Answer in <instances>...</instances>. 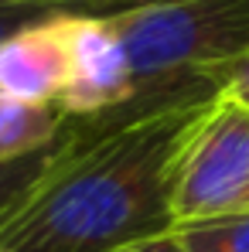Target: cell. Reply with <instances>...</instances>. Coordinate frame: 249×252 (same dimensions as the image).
I'll return each mask as SVG.
<instances>
[{
	"instance_id": "obj_9",
	"label": "cell",
	"mask_w": 249,
	"mask_h": 252,
	"mask_svg": "<svg viewBox=\"0 0 249 252\" xmlns=\"http://www.w3.org/2000/svg\"><path fill=\"white\" fill-rule=\"evenodd\" d=\"M51 147H44L38 154H28V157H17V160H0V228L21 211L28 194L35 191V184L41 181Z\"/></svg>"
},
{
	"instance_id": "obj_7",
	"label": "cell",
	"mask_w": 249,
	"mask_h": 252,
	"mask_svg": "<svg viewBox=\"0 0 249 252\" xmlns=\"http://www.w3.org/2000/svg\"><path fill=\"white\" fill-rule=\"evenodd\" d=\"M184 252H249V208L171 228Z\"/></svg>"
},
{
	"instance_id": "obj_4",
	"label": "cell",
	"mask_w": 249,
	"mask_h": 252,
	"mask_svg": "<svg viewBox=\"0 0 249 252\" xmlns=\"http://www.w3.org/2000/svg\"><path fill=\"white\" fill-rule=\"evenodd\" d=\"M65 38H69V85L58 99L65 116L89 120L137 95L133 72L126 65L123 44L109 17L72 14L65 21Z\"/></svg>"
},
{
	"instance_id": "obj_2",
	"label": "cell",
	"mask_w": 249,
	"mask_h": 252,
	"mask_svg": "<svg viewBox=\"0 0 249 252\" xmlns=\"http://www.w3.org/2000/svg\"><path fill=\"white\" fill-rule=\"evenodd\" d=\"M133 82L218 75L249 58V0H150L109 17Z\"/></svg>"
},
{
	"instance_id": "obj_6",
	"label": "cell",
	"mask_w": 249,
	"mask_h": 252,
	"mask_svg": "<svg viewBox=\"0 0 249 252\" xmlns=\"http://www.w3.org/2000/svg\"><path fill=\"white\" fill-rule=\"evenodd\" d=\"M65 123L69 116L62 113V106H38L0 95V160H17L51 147Z\"/></svg>"
},
{
	"instance_id": "obj_5",
	"label": "cell",
	"mask_w": 249,
	"mask_h": 252,
	"mask_svg": "<svg viewBox=\"0 0 249 252\" xmlns=\"http://www.w3.org/2000/svg\"><path fill=\"white\" fill-rule=\"evenodd\" d=\"M69 17L72 14L38 21L0 41V95L38 106H58L69 85Z\"/></svg>"
},
{
	"instance_id": "obj_1",
	"label": "cell",
	"mask_w": 249,
	"mask_h": 252,
	"mask_svg": "<svg viewBox=\"0 0 249 252\" xmlns=\"http://www.w3.org/2000/svg\"><path fill=\"white\" fill-rule=\"evenodd\" d=\"M222 95L218 75L140 85L55 140L41 181L0 228L3 252H116L174 228L184 150Z\"/></svg>"
},
{
	"instance_id": "obj_8",
	"label": "cell",
	"mask_w": 249,
	"mask_h": 252,
	"mask_svg": "<svg viewBox=\"0 0 249 252\" xmlns=\"http://www.w3.org/2000/svg\"><path fill=\"white\" fill-rule=\"evenodd\" d=\"M58 14H96V17H113L103 3L96 0H0V41L17 34L21 28H31L38 21L58 17Z\"/></svg>"
},
{
	"instance_id": "obj_11",
	"label": "cell",
	"mask_w": 249,
	"mask_h": 252,
	"mask_svg": "<svg viewBox=\"0 0 249 252\" xmlns=\"http://www.w3.org/2000/svg\"><path fill=\"white\" fill-rule=\"evenodd\" d=\"M116 252H184V246L178 242L174 232H164V235H154V239H143V242H133V246H123Z\"/></svg>"
},
{
	"instance_id": "obj_12",
	"label": "cell",
	"mask_w": 249,
	"mask_h": 252,
	"mask_svg": "<svg viewBox=\"0 0 249 252\" xmlns=\"http://www.w3.org/2000/svg\"><path fill=\"white\" fill-rule=\"evenodd\" d=\"M96 3H103L109 14H123V10H133V7H143V3H150V0H96Z\"/></svg>"
},
{
	"instance_id": "obj_3",
	"label": "cell",
	"mask_w": 249,
	"mask_h": 252,
	"mask_svg": "<svg viewBox=\"0 0 249 252\" xmlns=\"http://www.w3.org/2000/svg\"><path fill=\"white\" fill-rule=\"evenodd\" d=\"M249 208V109L218 95L174 184V225Z\"/></svg>"
},
{
	"instance_id": "obj_13",
	"label": "cell",
	"mask_w": 249,
	"mask_h": 252,
	"mask_svg": "<svg viewBox=\"0 0 249 252\" xmlns=\"http://www.w3.org/2000/svg\"><path fill=\"white\" fill-rule=\"evenodd\" d=\"M0 252H3V249H0Z\"/></svg>"
},
{
	"instance_id": "obj_10",
	"label": "cell",
	"mask_w": 249,
	"mask_h": 252,
	"mask_svg": "<svg viewBox=\"0 0 249 252\" xmlns=\"http://www.w3.org/2000/svg\"><path fill=\"white\" fill-rule=\"evenodd\" d=\"M222 95L239 102L243 109H249V58L236 62L232 68L222 72Z\"/></svg>"
}]
</instances>
